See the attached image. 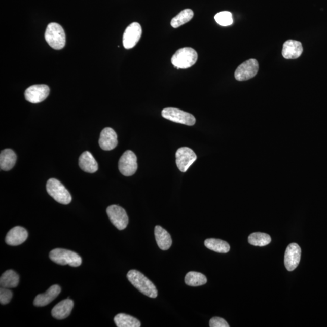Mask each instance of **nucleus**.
<instances>
[{"instance_id": "nucleus-11", "label": "nucleus", "mask_w": 327, "mask_h": 327, "mask_svg": "<svg viewBox=\"0 0 327 327\" xmlns=\"http://www.w3.org/2000/svg\"><path fill=\"white\" fill-rule=\"evenodd\" d=\"M142 35L141 25L136 22L129 25L126 28L123 35V46L126 49L134 48L138 43Z\"/></svg>"}, {"instance_id": "nucleus-2", "label": "nucleus", "mask_w": 327, "mask_h": 327, "mask_svg": "<svg viewBox=\"0 0 327 327\" xmlns=\"http://www.w3.org/2000/svg\"><path fill=\"white\" fill-rule=\"evenodd\" d=\"M198 54L192 48H183L177 50L173 55L171 61L174 67L179 69L191 67L198 60Z\"/></svg>"}, {"instance_id": "nucleus-7", "label": "nucleus", "mask_w": 327, "mask_h": 327, "mask_svg": "<svg viewBox=\"0 0 327 327\" xmlns=\"http://www.w3.org/2000/svg\"><path fill=\"white\" fill-rule=\"evenodd\" d=\"M259 70V64L255 59H250L244 62L236 68L235 77L239 82L247 81L257 76Z\"/></svg>"}, {"instance_id": "nucleus-20", "label": "nucleus", "mask_w": 327, "mask_h": 327, "mask_svg": "<svg viewBox=\"0 0 327 327\" xmlns=\"http://www.w3.org/2000/svg\"><path fill=\"white\" fill-rule=\"evenodd\" d=\"M155 236L158 247L162 250H167L172 244V239L169 233L166 230L160 226H157L155 228Z\"/></svg>"}, {"instance_id": "nucleus-19", "label": "nucleus", "mask_w": 327, "mask_h": 327, "mask_svg": "<svg viewBox=\"0 0 327 327\" xmlns=\"http://www.w3.org/2000/svg\"><path fill=\"white\" fill-rule=\"evenodd\" d=\"M79 166L85 172L93 173L98 170V164L91 153L86 151L81 155Z\"/></svg>"}, {"instance_id": "nucleus-10", "label": "nucleus", "mask_w": 327, "mask_h": 327, "mask_svg": "<svg viewBox=\"0 0 327 327\" xmlns=\"http://www.w3.org/2000/svg\"><path fill=\"white\" fill-rule=\"evenodd\" d=\"M197 159L194 151L189 148H179L176 153V163L180 172H186Z\"/></svg>"}, {"instance_id": "nucleus-15", "label": "nucleus", "mask_w": 327, "mask_h": 327, "mask_svg": "<svg viewBox=\"0 0 327 327\" xmlns=\"http://www.w3.org/2000/svg\"><path fill=\"white\" fill-rule=\"evenodd\" d=\"M28 237L27 230L20 226L14 227L8 233L6 237V244L11 246H17L23 244Z\"/></svg>"}, {"instance_id": "nucleus-26", "label": "nucleus", "mask_w": 327, "mask_h": 327, "mask_svg": "<svg viewBox=\"0 0 327 327\" xmlns=\"http://www.w3.org/2000/svg\"><path fill=\"white\" fill-rule=\"evenodd\" d=\"M207 282V279L203 274L196 272H190L185 277L187 285L192 286L203 285Z\"/></svg>"}, {"instance_id": "nucleus-22", "label": "nucleus", "mask_w": 327, "mask_h": 327, "mask_svg": "<svg viewBox=\"0 0 327 327\" xmlns=\"http://www.w3.org/2000/svg\"><path fill=\"white\" fill-rule=\"evenodd\" d=\"M19 276L12 270L6 271L0 278L1 287L12 288L17 287L19 283Z\"/></svg>"}, {"instance_id": "nucleus-14", "label": "nucleus", "mask_w": 327, "mask_h": 327, "mask_svg": "<svg viewBox=\"0 0 327 327\" xmlns=\"http://www.w3.org/2000/svg\"><path fill=\"white\" fill-rule=\"evenodd\" d=\"M99 144L102 150H113L118 145V137L116 132L110 127L102 130L99 139Z\"/></svg>"}, {"instance_id": "nucleus-18", "label": "nucleus", "mask_w": 327, "mask_h": 327, "mask_svg": "<svg viewBox=\"0 0 327 327\" xmlns=\"http://www.w3.org/2000/svg\"><path fill=\"white\" fill-rule=\"evenodd\" d=\"M74 307L72 300L67 298L56 305L52 310V315L55 319L61 320L70 315Z\"/></svg>"}, {"instance_id": "nucleus-9", "label": "nucleus", "mask_w": 327, "mask_h": 327, "mask_svg": "<svg viewBox=\"0 0 327 327\" xmlns=\"http://www.w3.org/2000/svg\"><path fill=\"white\" fill-rule=\"evenodd\" d=\"M118 167L124 176H130L135 174L138 169L137 157L132 151H127L120 159Z\"/></svg>"}, {"instance_id": "nucleus-3", "label": "nucleus", "mask_w": 327, "mask_h": 327, "mask_svg": "<svg viewBox=\"0 0 327 327\" xmlns=\"http://www.w3.org/2000/svg\"><path fill=\"white\" fill-rule=\"evenodd\" d=\"M49 258L55 263L61 266L68 265L71 267H77L81 266L82 263V259L80 255L66 249H54L50 253Z\"/></svg>"}, {"instance_id": "nucleus-16", "label": "nucleus", "mask_w": 327, "mask_h": 327, "mask_svg": "<svg viewBox=\"0 0 327 327\" xmlns=\"http://www.w3.org/2000/svg\"><path fill=\"white\" fill-rule=\"evenodd\" d=\"M303 47L300 42L289 40L283 43L282 54L285 59H297L303 54Z\"/></svg>"}, {"instance_id": "nucleus-28", "label": "nucleus", "mask_w": 327, "mask_h": 327, "mask_svg": "<svg viewBox=\"0 0 327 327\" xmlns=\"http://www.w3.org/2000/svg\"><path fill=\"white\" fill-rule=\"evenodd\" d=\"M214 20L221 26H229L233 24L232 14L228 11L219 12L214 17Z\"/></svg>"}, {"instance_id": "nucleus-13", "label": "nucleus", "mask_w": 327, "mask_h": 327, "mask_svg": "<svg viewBox=\"0 0 327 327\" xmlns=\"http://www.w3.org/2000/svg\"><path fill=\"white\" fill-rule=\"evenodd\" d=\"M301 256V247L296 243H292L286 248L284 256V264L286 269L289 272L297 269L300 263Z\"/></svg>"}, {"instance_id": "nucleus-4", "label": "nucleus", "mask_w": 327, "mask_h": 327, "mask_svg": "<svg viewBox=\"0 0 327 327\" xmlns=\"http://www.w3.org/2000/svg\"><path fill=\"white\" fill-rule=\"evenodd\" d=\"M45 40L53 49H63L65 45V34L63 28L58 23H50L46 30Z\"/></svg>"}, {"instance_id": "nucleus-12", "label": "nucleus", "mask_w": 327, "mask_h": 327, "mask_svg": "<svg viewBox=\"0 0 327 327\" xmlns=\"http://www.w3.org/2000/svg\"><path fill=\"white\" fill-rule=\"evenodd\" d=\"M49 93L50 89L47 85H33L29 87L25 91V98L31 103H40L48 98Z\"/></svg>"}, {"instance_id": "nucleus-25", "label": "nucleus", "mask_w": 327, "mask_h": 327, "mask_svg": "<svg viewBox=\"0 0 327 327\" xmlns=\"http://www.w3.org/2000/svg\"><path fill=\"white\" fill-rule=\"evenodd\" d=\"M194 12L191 9H186L182 11L180 13L174 17L171 21V26L173 28H178L183 26L189 21H191L194 17Z\"/></svg>"}, {"instance_id": "nucleus-1", "label": "nucleus", "mask_w": 327, "mask_h": 327, "mask_svg": "<svg viewBox=\"0 0 327 327\" xmlns=\"http://www.w3.org/2000/svg\"><path fill=\"white\" fill-rule=\"evenodd\" d=\"M127 277L130 282L142 294L151 298L157 297V288L142 273L136 270H132L127 273Z\"/></svg>"}, {"instance_id": "nucleus-23", "label": "nucleus", "mask_w": 327, "mask_h": 327, "mask_svg": "<svg viewBox=\"0 0 327 327\" xmlns=\"http://www.w3.org/2000/svg\"><path fill=\"white\" fill-rule=\"evenodd\" d=\"M204 245L210 250L220 253H228L230 249L228 243L218 239H207L205 240Z\"/></svg>"}, {"instance_id": "nucleus-17", "label": "nucleus", "mask_w": 327, "mask_h": 327, "mask_svg": "<svg viewBox=\"0 0 327 327\" xmlns=\"http://www.w3.org/2000/svg\"><path fill=\"white\" fill-rule=\"evenodd\" d=\"M61 289L58 285L51 286L45 294L37 295L33 301L35 307H45L51 303L60 294Z\"/></svg>"}, {"instance_id": "nucleus-6", "label": "nucleus", "mask_w": 327, "mask_h": 327, "mask_svg": "<svg viewBox=\"0 0 327 327\" xmlns=\"http://www.w3.org/2000/svg\"><path fill=\"white\" fill-rule=\"evenodd\" d=\"M162 116L173 122L185 124L188 126H194L196 119L194 115L180 109L168 107L162 111Z\"/></svg>"}, {"instance_id": "nucleus-5", "label": "nucleus", "mask_w": 327, "mask_h": 327, "mask_svg": "<svg viewBox=\"0 0 327 327\" xmlns=\"http://www.w3.org/2000/svg\"><path fill=\"white\" fill-rule=\"evenodd\" d=\"M46 190L48 194L59 203L67 205L71 201V196L64 186L58 179L51 178L48 180Z\"/></svg>"}, {"instance_id": "nucleus-29", "label": "nucleus", "mask_w": 327, "mask_h": 327, "mask_svg": "<svg viewBox=\"0 0 327 327\" xmlns=\"http://www.w3.org/2000/svg\"><path fill=\"white\" fill-rule=\"evenodd\" d=\"M12 298V292L7 288H0V303L2 305L10 303Z\"/></svg>"}, {"instance_id": "nucleus-21", "label": "nucleus", "mask_w": 327, "mask_h": 327, "mask_svg": "<svg viewBox=\"0 0 327 327\" xmlns=\"http://www.w3.org/2000/svg\"><path fill=\"white\" fill-rule=\"evenodd\" d=\"M17 161V155L11 149H6L0 154V167L4 171L10 170L15 166Z\"/></svg>"}, {"instance_id": "nucleus-30", "label": "nucleus", "mask_w": 327, "mask_h": 327, "mask_svg": "<svg viewBox=\"0 0 327 327\" xmlns=\"http://www.w3.org/2000/svg\"><path fill=\"white\" fill-rule=\"evenodd\" d=\"M209 325L210 327H229L228 323L221 317H214L210 320Z\"/></svg>"}, {"instance_id": "nucleus-24", "label": "nucleus", "mask_w": 327, "mask_h": 327, "mask_svg": "<svg viewBox=\"0 0 327 327\" xmlns=\"http://www.w3.org/2000/svg\"><path fill=\"white\" fill-rule=\"evenodd\" d=\"M114 322L118 327H140L141 322L133 316L124 313L117 314L114 317Z\"/></svg>"}, {"instance_id": "nucleus-27", "label": "nucleus", "mask_w": 327, "mask_h": 327, "mask_svg": "<svg viewBox=\"0 0 327 327\" xmlns=\"http://www.w3.org/2000/svg\"><path fill=\"white\" fill-rule=\"evenodd\" d=\"M248 242L252 245L264 247L269 244L272 239L266 233L257 232L252 233L248 237Z\"/></svg>"}, {"instance_id": "nucleus-8", "label": "nucleus", "mask_w": 327, "mask_h": 327, "mask_svg": "<svg viewBox=\"0 0 327 327\" xmlns=\"http://www.w3.org/2000/svg\"><path fill=\"white\" fill-rule=\"evenodd\" d=\"M107 214L112 224L118 230L125 229L128 225L129 217L123 208L117 205H112L107 208Z\"/></svg>"}]
</instances>
